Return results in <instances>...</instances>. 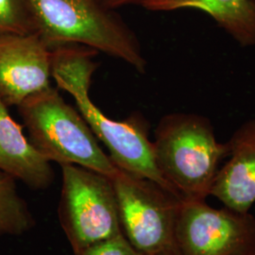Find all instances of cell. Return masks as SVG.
Masks as SVG:
<instances>
[{
	"instance_id": "obj_1",
	"label": "cell",
	"mask_w": 255,
	"mask_h": 255,
	"mask_svg": "<svg viewBox=\"0 0 255 255\" xmlns=\"http://www.w3.org/2000/svg\"><path fill=\"white\" fill-rule=\"evenodd\" d=\"M97 53L80 45L51 49V77L57 87L71 95L78 111L98 140L107 147L109 157L118 168L148 179L177 195L158 168L146 119L135 113L120 121L113 120L90 99L92 76L98 66L92 57Z\"/></svg>"
},
{
	"instance_id": "obj_2",
	"label": "cell",
	"mask_w": 255,
	"mask_h": 255,
	"mask_svg": "<svg viewBox=\"0 0 255 255\" xmlns=\"http://www.w3.org/2000/svg\"><path fill=\"white\" fill-rule=\"evenodd\" d=\"M37 33L50 49L80 45L119 59L138 73L146 71V58L131 28L101 0H27Z\"/></svg>"
},
{
	"instance_id": "obj_3",
	"label": "cell",
	"mask_w": 255,
	"mask_h": 255,
	"mask_svg": "<svg viewBox=\"0 0 255 255\" xmlns=\"http://www.w3.org/2000/svg\"><path fill=\"white\" fill-rule=\"evenodd\" d=\"M155 158L164 180L182 200H205L224 159L228 142L218 141L208 118L173 113L155 128Z\"/></svg>"
},
{
	"instance_id": "obj_4",
	"label": "cell",
	"mask_w": 255,
	"mask_h": 255,
	"mask_svg": "<svg viewBox=\"0 0 255 255\" xmlns=\"http://www.w3.org/2000/svg\"><path fill=\"white\" fill-rule=\"evenodd\" d=\"M29 141L49 162L76 164L112 178L119 171L79 111L52 86L17 106Z\"/></svg>"
},
{
	"instance_id": "obj_5",
	"label": "cell",
	"mask_w": 255,
	"mask_h": 255,
	"mask_svg": "<svg viewBox=\"0 0 255 255\" xmlns=\"http://www.w3.org/2000/svg\"><path fill=\"white\" fill-rule=\"evenodd\" d=\"M61 169L58 216L74 255L123 234L112 179L76 164Z\"/></svg>"
},
{
	"instance_id": "obj_6",
	"label": "cell",
	"mask_w": 255,
	"mask_h": 255,
	"mask_svg": "<svg viewBox=\"0 0 255 255\" xmlns=\"http://www.w3.org/2000/svg\"><path fill=\"white\" fill-rule=\"evenodd\" d=\"M111 179L121 230L128 243L144 255L176 253L175 230L182 199L156 182L121 169Z\"/></svg>"
},
{
	"instance_id": "obj_7",
	"label": "cell",
	"mask_w": 255,
	"mask_h": 255,
	"mask_svg": "<svg viewBox=\"0 0 255 255\" xmlns=\"http://www.w3.org/2000/svg\"><path fill=\"white\" fill-rule=\"evenodd\" d=\"M177 255H255V217L205 200H182L175 230Z\"/></svg>"
},
{
	"instance_id": "obj_8",
	"label": "cell",
	"mask_w": 255,
	"mask_h": 255,
	"mask_svg": "<svg viewBox=\"0 0 255 255\" xmlns=\"http://www.w3.org/2000/svg\"><path fill=\"white\" fill-rule=\"evenodd\" d=\"M51 49L35 33L0 35V99L7 107L51 87Z\"/></svg>"
},
{
	"instance_id": "obj_9",
	"label": "cell",
	"mask_w": 255,
	"mask_h": 255,
	"mask_svg": "<svg viewBox=\"0 0 255 255\" xmlns=\"http://www.w3.org/2000/svg\"><path fill=\"white\" fill-rule=\"evenodd\" d=\"M228 144V160L221 165L210 196L227 208L247 213L255 203V118L237 128Z\"/></svg>"
},
{
	"instance_id": "obj_10",
	"label": "cell",
	"mask_w": 255,
	"mask_h": 255,
	"mask_svg": "<svg viewBox=\"0 0 255 255\" xmlns=\"http://www.w3.org/2000/svg\"><path fill=\"white\" fill-rule=\"evenodd\" d=\"M0 170L34 190L48 188L54 180L51 162L24 135L23 127L12 119L1 99Z\"/></svg>"
},
{
	"instance_id": "obj_11",
	"label": "cell",
	"mask_w": 255,
	"mask_h": 255,
	"mask_svg": "<svg viewBox=\"0 0 255 255\" xmlns=\"http://www.w3.org/2000/svg\"><path fill=\"white\" fill-rule=\"evenodd\" d=\"M142 7L151 11L200 10L240 46H255V0H147Z\"/></svg>"
},
{
	"instance_id": "obj_12",
	"label": "cell",
	"mask_w": 255,
	"mask_h": 255,
	"mask_svg": "<svg viewBox=\"0 0 255 255\" xmlns=\"http://www.w3.org/2000/svg\"><path fill=\"white\" fill-rule=\"evenodd\" d=\"M15 179L0 170V237L22 236L35 226V220L20 196Z\"/></svg>"
},
{
	"instance_id": "obj_13",
	"label": "cell",
	"mask_w": 255,
	"mask_h": 255,
	"mask_svg": "<svg viewBox=\"0 0 255 255\" xmlns=\"http://www.w3.org/2000/svg\"><path fill=\"white\" fill-rule=\"evenodd\" d=\"M37 32L27 0H0V35Z\"/></svg>"
},
{
	"instance_id": "obj_14",
	"label": "cell",
	"mask_w": 255,
	"mask_h": 255,
	"mask_svg": "<svg viewBox=\"0 0 255 255\" xmlns=\"http://www.w3.org/2000/svg\"><path fill=\"white\" fill-rule=\"evenodd\" d=\"M74 255H144L131 246L123 234L89 247Z\"/></svg>"
},
{
	"instance_id": "obj_15",
	"label": "cell",
	"mask_w": 255,
	"mask_h": 255,
	"mask_svg": "<svg viewBox=\"0 0 255 255\" xmlns=\"http://www.w3.org/2000/svg\"><path fill=\"white\" fill-rule=\"evenodd\" d=\"M102 4L107 8L112 9H117L121 7L129 6V5H140L147 0H101Z\"/></svg>"
},
{
	"instance_id": "obj_16",
	"label": "cell",
	"mask_w": 255,
	"mask_h": 255,
	"mask_svg": "<svg viewBox=\"0 0 255 255\" xmlns=\"http://www.w3.org/2000/svg\"><path fill=\"white\" fill-rule=\"evenodd\" d=\"M153 255H177V254L172 253V252H164V253H160V254H156Z\"/></svg>"
},
{
	"instance_id": "obj_17",
	"label": "cell",
	"mask_w": 255,
	"mask_h": 255,
	"mask_svg": "<svg viewBox=\"0 0 255 255\" xmlns=\"http://www.w3.org/2000/svg\"></svg>"
}]
</instances>
